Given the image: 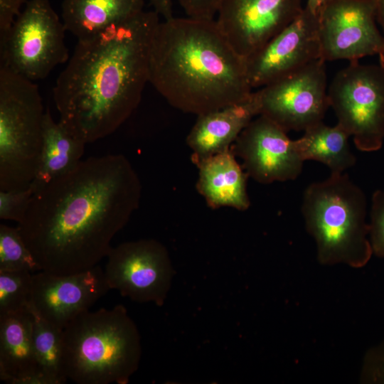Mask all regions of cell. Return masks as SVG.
Wrapping results in <instances>:
<instances>
[{"instance_id":"cell-1","label":"cell","mask_w":384,"mask_h":384,"mask_svg":"<svg viewBox=\"0 0 384 384\" xmlns=\"http://www.w3.org/2000/svg\"><path fill=\"white\" fill-rule=\"evenodd\" d=\"M141 196L127 158L91 156L38 188L17 227L41 271L74 274L107 257Z\"/></svg>"},{"instance_id":"cell-2","label":"cell","mask_w":384,"mask_h":384,"mask_svg":"<svg viewBox=\"0 0 384 384\" xmlns=\"http://www.w3.org/2000/svg\"><path fill=\"white\" fill-rule=\"evenodd\" d=\"M160 17L143 9L78 40L53 95L59 122L85 144L114 133L137 108Z\"/></svg>"},{"instance_id":"cell-3","label":"cell","mask_w":384,"mask_h":384,"mask_svg":"<svg viewBox=\"0 0 384 384\" xmlns=\"http://www.w3.org/2000/svg\"><path fill=\"white\" fill-rule=\"evenodd\" d=\"M149 82L173 107L197 116L241 102L253 92L245 58L215 20L188 16L157 25Z\"/></svg>"},{"instance_id":"cell-4","label":"cell","mask_w":384,"mask_h":384,"mask_svg":"<svg viewBox=\"0 0 384 384\" xmlns=\"http://www.w3.org/2000/svg\"><path fill=\"white\" fill-rule=\"evenodd\" d=\"M141 354L139 331L122 304L84 311L63 329V373L78 384H127Z\"/></svg>"},{"instance_id":"cell-5","label":"cell","mask_w":384,"mask_h":384,"mask_svg":"<svg viewBox=\"0 0 384 384\" xmlns=\"http://www.w3.org/2000/svg\"><path fill=\"white\" fill-rule=\"evenodd\" d=\"M302 212L319 263L361 268L370 261L373 254L366 197L347 174H331L311 183L304 193Z\"/></svg>"},{"instance_id":"cell-6","label":"cell","mask_w":384,"mask_h":384,"mask_svg":"<svg viewBox=\"0 0 384 384\" xmlns=\"http://www.w3.org/2000/svg\"><path fill=\"white\" fill-rule=\"evenodd\" d=\"M45 112L38 85L0 66V190L23 188L33 181Z\"/></svg>"},{"instance_id":"cell-7","label":"cell","mask_w":384,"mask_h":384,"mask_svg":"<svg viewBox=\"0 0 384 384\" xmlns=\"http://www.w3.org/2000/svg\"><path fill=\"white\" fill-rule=\"evenodd\" d=\"M66 31L48 0H29L0 44V66L36 81L69 60Z\"/></svg>"},{"instance_id":"cell-8","label":"cell","mask_w":384,"mask_h":384,"mask_svg":"<svg viewBox=\"0 0 384 384\" xmlns=\"http://www.w3.org/2000/svg\"><path fill=\"white\" fill-rule=\"evenodd\" d=\"M329 105L341 126L361 151L373 152L384 142V70L350 61L328 90Z\"/></svg>"},{"instance_id":"cell-9","label":"cell","mask_w":384,"mask_h":384,"mask_svg":"<svg viewBox=\"0 0 384 384\" xmlns=\"http://www.w3.org/2000/svg\"><path fill=\"white\" fill-rule=\"evenodd\" d=\"M104 270L110 289L139 303L162 306L174 270L166 247L154 239H141L112 247Z\"/></svg>"},{"instance_id":"cell-10","label":"cell","mask_w":384,"mask_h":384,"mask_svg":"<svg viewBox=\"0 0 384 384\" xmlns=\"http://www.w3.org/2000/svg\"><path fill=\"white\" fill-rule=\"evenodd\" d=\"M325 62L317 59L257 89L260 114L287 132L304 131L323 121L330 107Z\"/></svg>"},{"instance_id":"cell-11","label":"cell","mask_w":384,"mask_h":384,"mask_svg":"<svg viewBox=\"0 0 384 384\" xmlns=\"http://www.w3.org/2000/svg\"><path fill=\"white\" fill-rule=\"evenodd\" d=\"M317 16L324 60L350 62L383 50L373 0H326Z\"/></svg>"},{"instance_id":"cell-12","label":"cell","mask_w":384,"mask_h":384,"mask_svg":"<svg viewBox=\"0 0 384 384\" xmlns=\"http://www.w3.org/2000/svg\"><path fill=\"white\" fill-rule=\"evenodd\" d=\"M303 9L301 0H222L215 20L234 50L246 59Z\"/></svg>"},{"instance_id":"cell-13","label":"cell","mask_w":384,"mask_h":384,"mask_svg":"<svg viewBox=\"0 0 384 384\" xmlns=\"http://www.w3.org/2000/svg\"><path fill=\"white\" fill-rule=\"evenodd\" d=\"M319 58L318 16L305 6L292 22L245 59L250 85L260 89Z\"/></svg>"},{"instance_id":"cell-14","label":"cell","mask_w":384,"mask_h":384,"mask_svg":"<svg viewBox=\"0 0 384 384\" xmlns=\"http://www.w3.org/2000/svg\"><path fill=\"white\" fill-rule=\"evenodd\" d=\"M231 149L242 160L248 176L264 184L296 179L304 162L297 152L294 140L262 114L242 130Z\"/></svg>"},{"instance_id":"cell-15","label":"cell","mask_w":384,"mask_h":384,"mask_svg":"<svg viewBox=\"0 0 384 384\" xmlns=\"http://www.w3.org/2000/svg\"><path fill=\"white\" fill-rule=\"evenodd\" d=\"M109 290L99 265L69 274L39 271L32 276L31 306L44 319L63 329Z\"/></svg>"},{"instance_id":"cell-16","label":"cell","mask_w":384,"mask_h":384,"mask_svg":"<svg viewBox=\"0 0 384 384\" xmlns=\"http://www.w3.org/2000/svg\"><path fill=\"white\" fill-rule=\"evenodd\" d=\"M260 114V98L256 90L241 102L198 115L186 137L193 163L197 164L231 149L242 130Z\"/></svg>"},{"instance_id":"cell-17","label":"cell","mask_w":384,"mask_h":384,"mask_svg":"<svg viewBox=\"0 0 384 384\" xmlns=\"http://www.w3.org/2000/svg\"><path fill=\"white\" fill-rule=\"evenodd\" d=\"M0 380L9 384H54L39 369L29 310L0 316Z\"/></svg>"},{"instance_id":"cell-18","label":"cell","mask_w":384,"mask_h":384,"mask_svg":"<svg viewBox=\"0 0 384 384\" xmlns=\"http://www.w3.org/2000/svg\"><path fill=\"white\" fill-rule=\"evenodd\" d=\"M196 189L213 209L231 207L245 210L250 206L247 192L248 175L231 149L205 159L197 164Z\"/></svg>"},{"instance_id":"cell-19","label":"cell","mask_w":384,"mask_h":384,"mask_svg":"<svg viewBox=\"0 0 384 384\" xmlns=\"http://www.w3.org/2000/svg\"><path fill=\"white\" fill-rule=\"evenodd\" d=\"M144 0H63L62 21L78 40L144 9Z\"/></svg>"},{"instance_id":"cell-20","label":"cell","mask_w":384,"mask_h":384,"mask_svg":"<svg viewBox=\"0 0 384 384\" xmlns=\"http://www.w3.org/2000/svg\"><path fill=\"white\" fill-rule=\"evenodd\" d=\"M85 144L60 122H55L47 108L38 166L31 182L36 189L75 166L82 160Z\"/></svg>"},{"instance_id":"cell-21","label":"cell","mask_w":384,"mask_h":384,"mask_svg":"<svg viewBox=\"0 0 384 384\" xmlns=\"http://www.w3.org/2000/svg\"><path fill=\"white\" fill-rule=\"evenodd\" d=\"M349 137L338 124L329 127L321 121L305 129L303 136L294 142L304 161H316L325 164L331 174H341L356 161L350 149Z\"/></svg>"},{"instance_id":"cell-22","label":"cell","mask_w":384,"mask_h":384,"mask_svg":"<svg viewBox=\"0 0 384 384\" xmlns=\"http://www.w3.org/2000/svg\"><path fill=\"white\" fill-rule=\"evenodd\" d=\"M33 317V341L39 369L54 384L66 383L62 370L63 329L41 317L29 307Z\"/></svg>"},{"instance_id":"cell-23","label":"cell","mask_w":384,"mask_h":384,"mask_svg":"<svg viewBox=\"0 0 384 384\" xmlns=\"http://www.w3.org/2000/svg\"><path fill=\"white\" fill-rule=\"evenodd\" d=\"M32 276L28 271L0 272V316L28 311L32 297Z\"/></svg>"},{"instance_id":"cell-24","label":"cell","mask_w":384,"mask_h":384,"mask_svg":"<svg viewBox=\"0 0 384 384\" xmlns=\"http://www.w3.org/2000/svg\"><path fill=\"white\" fill-rule=\"evenodd\" d=\"M41 271L18 227L0 225V272Z\"/></svg>"},{"instance_id":"cell-25","label":"cell","mask_w":384,"mask_h":384,"mask_svg":"<svg viewBox=\"0 0 384 384\" xmlns=\"http://www.w3.org/2000/svg\"><path fill=\"white\" fill-rule=\"evenodd\" d=\"M36 191L32 183L21 189L0 190V218L22 222Z\"/></svg>"},{"instance_id":"cell-26","label":"cell","mask_w":384,"mask_h":384,"mask_svg":"<svg viewBox=\"0 0 384 384\" xmlns=\"http://www.w3.org/2000/svg\"><path fill=\"white\" fill-rule=\"evenodd\" d=\"M368 224L373 254L384 258V188L373 193Z\"/></svg>"},{"instance_id":"cell-27","label":"cell","mask_w":384,"mask_h":384,"mask_svg":"<svg viewBox=\"0 0 384 384\" xmlns=\"http://www.w3.org/2000/svg\"><path fill=\"white\" fill-rule=\"evenodd\" d=\"M359 380L361 383L384 384V340L366 352Z\"/></svg>"},{"instance_id":"cell-28","label":"cell","mask_w":384,"mask_h":384,"mask_svg":"<svg viewBox=\"0 0 384 384\" xmlns=\"http://www.w3.org/2000/svg\"><path fill=\"white\" fill-rule=\"evenodd\" d=\"M188 17L215 19L222 0H176Z\"/></svg>"},{"instance_id":"cell-29","label":"cell","mask_w":384,"mask_h":384,"mask_svg":"<svg viewBox=\"0 0 384 384\" xmlns=\"http://www.w3.org/2000/svg\"><path fill=\"white\" fill-rule=\"evenodd\" d=\"M28 0H0V44L2 43Z\"/></svg>"},{"instance_id":"cell-30","label":"cell","mask_w":384,"mask_h":384,"mask_svg":"<svg viewBox=\"0 0 384 384\" xmlns=\"http://www.w3.org/2000/svg\"><path fill=\"white\" fill-rule=\"evenodd\" d=\"M163 19H169L173 15V0H147Z\"/></svg>"},{"instance_id":"cell-31","label":"cell","mask_w":384,"mask_h":384,"mask_svg":"<svg viewBox=\"0 0 384 384\" xmlns=\"http://www.w3.org/2000/svg\"><path fill=\"white\" fill-rule=\"evenodd\" d=\"M376 20L378 23L380 25L383 34L384 36V0H373ZM379 56V63L381 68L384 70V49L381 53L378 55Z\"/></svg>"},{"instance_id":"cell-32","label":"cell","mask_w":384,"mask_h":384,"mask_svg":"<svg viewBox=\"0 0 384 384\" xmlns=\"http://www.w3.org/2000/svg\"><path fill=\"white\" fill-rule=\"evenodd\" d=\"M326 0H307L306 7L312 13L318 15L321 6Z\"/></svg>"}]
</instances>
